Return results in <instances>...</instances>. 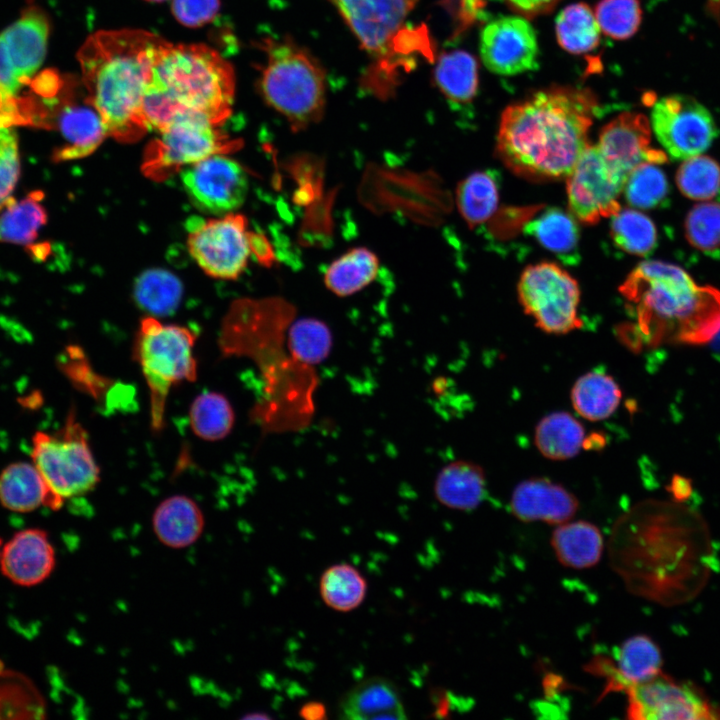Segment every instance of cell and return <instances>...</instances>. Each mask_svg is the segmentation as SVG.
Returning a JSON list of instances; mask_svg holds the SVG:
<instances>
[{"instance_id": "cell-10", "label": "cell", "mask_w": 720, "mask_h": 720, "mask_svg": "<svg viewBox=\"0 0 720 720\" xmlns=\"http://www.w3.org/2000/svg\"><path fill=\"white\" fill-rule=\"evenodd\" d=\"M517 290L525 313L542 331L566 334L581 327L578 283L559 265L541 262L527 266Z\"/></svg>"}, {"instance_id": "cell-47", "label": "cell", "mask_w": 720, "mask_h": 720, "mask_svg": "<svg viewBox=\"0 0 720 720\" xmlns=\"http://www.w3.org/2000/svg\"><path fill=\"white\" fill-rule=\"evenodd\" d=\"M220 10V0H172L171 11L182 25L197 28L210 23Z\"/></svg>"}, {"instance_id": "cell-13", "label": "cell", "mask_w": 720, "mask_h": 720, "mask_svg": "<svg viewBox=\"0 0 720 720\" xmlns=\"http://www.w3.org/2000/svg\"><path fill=\"white\" fill-rule=\"evenodd\" d=\"M50 23L37 6L26 8L0 33V108L13 99L41 67Z\"/></svg>"}, {"instance_id": "cell-8", "label": "cell", "mask_w": 720, "mask_h": 720, "mask_svg": "<svg viewBox=\"0 0 720 720\" xmlns=\"http://www.w3.org/2000/svg\"><path fill=\"white\" fill-rule=\"evenodd\" d=\"M32 460L51 490L63 500L86 494L99 482L100 471L87 433L74 410L57 432L34 434Z\"/></svg>"}, {"instance_id": "cell-4", "label": "cell", "mask_w": 720, "mask_h": 720, "mask_svg": "<svg viewBox=\"0 0 720 720\" xmlns=\"http://www.w3.org/2000/svg\"><path fill=\"white\" fill-rule=\"evenodd\" d=\"M235 76L231 64L205 44H169L154 64L143 99L149 129L164 130L181 114L220 126L231 115Z\"/></svg>"}, {"instance_id": "cell-12", "label": "cell", "mask_w": 720, "mask_h": 720, "mask_svg": "<svg viewBox=\"0 0 720 720\" xmlns=\"http://www.w3.org/2000/svg\"><path fill=\"white\" fill-rule=\"evenodd\" d=\"M188 249L208 275L218 279H236L253 254L254 233L247 228L243 215H227L203 220L192 217L187 222Z\"/></svg>"}, {"instance_id": "cell-7", "label": "cell", "mask_w": 720, "mask_h": 720, "mask_svg": "<svg viewBox=\"0 0 720 720\" xmlns=\"http://www.w3.org/2000/svg\"><path fill=\"white\" fill-rule=\"evenodd\" d=\"M195 340L190 329L163 324L152 316L140 323L134 356L149 389L151 425L155 431L164 426L166 400L172 386L197 377Z\"/></svg>"}, {"instance_id": "cell-25", "label": "cell", "mask_w": 720, "mask_h": 720, "mask_svg": "<svg viewBox=\"0 0 720 720\" xmlns=\"http://www.w3.org/2000/svg\"><path fill=\"white\" fill-rule=\"evenodd\" d=\"M205 518L198 504L188 496L172 495L155 508L152 529L158 541L170 549H184L198 541Z\"/></svg>"}, {"instance_id": "cell-43", "label": "cell", "mask_w": 720, "mask_h": 720, "mask_svg": "<svg viewBox=\"0 0 720 720\" xmlns=\"http://www.w3.org/2000/svg\"><path fill=\"white\" fill-rule=\"evenodd\" d=\"M676 183L689 199H712L720 191V165L701 154L685 159L677 170Z\"/></svg>"}, {"instance_id": "cell-23", "label": "cell", "mask_w": 720, "mask_h": 720, "mask_svg": "<svg viewBox=\"0 0 720 720\" xmlns=\"http://www.w3.org/2000/svg\"><path fill=\"white\" fill-rule=\"evenodd\" d=\"M339 714L349 720L407 718L398 688L379 676L364 679L349 689L339 702Z\"/></svg>"}, {"instance_id": "cell-3", "label": "cell", "mask_w": 720, "mask_h": 720, "mask_svg": "<svg viewBox=\"0 0 720 720\" xmlns=\"http://www.w3.org/2000/svg\"><path fill=\"white\" fill-rule=\"evenodd\" d=\"M168 44L155 33L125 28L95 32L81 46L77 57L86 99L117 141L135 142L149 130L144 94Z\"/></svg>"}, {"instance_id": "cell-6", "label": "cell", "mask_w": 720, "mask_h": 720, "mask_svg": "<svg viewBox=\"0 0 720 720\" xmlns=\"http://www.w3.org/2000/svg\"><path fill=\"white\" fill-rule=\"evenodd\" d=\"M266 54L259 79L265 102L286 118L294 131L319 122L326 105L327 78L320 62L288 37L265 38Z\"/></svg>"}, {"instance_id": "cell-36", "label": "cell", "mask_w": 720, "mask_h": 720, "mask_svg": "<svg viewBox=\"0 0 720 720\" xmlns=\"http://www.w3.org/2000/svg\"><path fill=\"white\" fill-rule=\"evenodd\" d=\"M41 199V192H33L19 201L12 200L0 210V242L26 245L37 238L47 222Z\"/></svg>"}, {"instance_id": "cell-34", "label": "cell", "mask_w": 720, "mask_h": 720, "mask_svg": "<svg viewBox=\"0 0 720 720\" xmlns=\"http://www.w3.org/2000/svg\"><path fill=\"white\" fill-rule=\"evenodd\" d=\"M499 175L496 171L474 172L462 180L456 189V204L470 227L484 223L497 209Z\"/></svg>"}, {"instance_id": "cell-19", "label": "cell", "mask_w": 720, "mask_h": 720, "mask_svg": "<svg viewBox=\"0 0 720 720\" xmlns=\"http://www.w3.org/2000/svg\"><path fill=\"white\" fill-rule=\"evenodd\" d=\"M651 128L641 113L624 112L600 131L597 147L608 168L626 182L630 172L643 162L664 163L666 154L651 147Z\"/></svg>"}, {"instance_id": "cell-45", "label": "cell", "mask_w": 720, "mask_h": 720, "mask_svg": "<svg viewBox=\"0 0 720 720\" xmlns=\"http://www.w3.org/2000/svg\"><path fill=\"white\" fill-rule=\"evenodd\" d=\"M685 234L695 248L713 252L720 249V202L695 205L685 220Z\"/></svg>"}, {"instance_id": "cell-20", "label": "cell", "mask_w": 720, "mask_h": 720, "mask_svg": "<svg viewBox=\"0 0 720 720\" xmlns=\"http://www.w3.org/2000/svg\"><path fill=\"white\" fill-rule=\"evenodd\" d=\"M660 648L649 636L634 635L617 648L614 659L598 656L588 664L589 671L605 678L603 697L625 691L662 672Z\"/></svg>"}, {"instance_id": "cell-9", "label": "cell", "mask_w": 720, "mask_h": 720, "mask_svg": "<svg viewBox=\"0 0 720 720\" xmlns=\"http://www.w3.org/2000/svg\"><path fill=\"white\" fill-rule=\"evenodd\" d=\"M159 133L146 147L143 162L145 175L157 181L212 155L232 152L241 145L218 125L194 114L177 116Z\"/></svg>"}, {"instance_id": "cell-51", "label": "cell", "mask_w": 720, "mask_h": 720, "mask_svg": "<svg viewBox=\"0 0 720 720\" xmlns=\"http://www.w3.org/2000/svg\"><path fill=\"white\" fill-rule=\"evenodd\" d=\"M716 336H719V337H717V338L715 339V342H714V350H715L716 353L720 356V334L717 333Z\"/></svg>"}, {"instance_id": "cell-49", "label": "cell", "mask_w": 720, "mask_h": 720, "mask_svg": "<svg viewBox=\"0 0 720 720\" xmlns=\"http://www.w3.org/2000/svg\"><path fill=\"white\" fill-rule=\"evenodd\" d=\"M673 498L678 502L686 501L693 492L691 480L675 474L672 477L669 487L667 488Z\"/></svg>"}, {"instance_id": "cell-11", "label": "cell", "mask_w": 720, "mask_h": 720, "mask_svg": "<svg viewBox=\"0 0 720 720\" xmlns=\"http://www.w3.org/2000/svg\"><path fill=\"white\" fill-rule=\"evenodd\" d=\"M361 44L377 61L392 63L396 54L400 56L416 45L408 40L416 32L405 27L408 15L418 0H330ZM417 48V47H416Z\"/></svg>"}, {"instance_id": "cell-18", "label": "cell", "mask_w": 720, "mask_h": 720, "mask_svg": "<svg viewBox=\"0 0 720 720\" xmlns=\"http://www.w3.org/2000/svg\"><path fill=\"white\" fill-rule=\"evenodd\" d=\"M480 56L486 68L498 75L534 70L539 56L536 32L524 17L496 18L481 31Z\"/></svg>"}, {"instance_id": "cell-2", "label": "cell", "mask_w": 720, "mask_h": 720, "mask_svg": "<svg viewBox=\"0 0 720 720\" xmlns=\"http://www.w3.org/2000/svg\"><path fill=\"white\" fill-rule=\"evenodd\" d=\"M598 101L586 88L552 86L509 105L501 115L497 155L533 181L567 178L589 145Z\"/></svg>"}, {"instance_id": "cell-24", "label": "cell", "mask_w": 720, "mask_h": 720, "mask_svg": "<svg viewBox=\"0 0 720 720\" xmlns=\"http://www.w3.org/2000/svg\"><path fill=\"white\" fill-rule=\"evenodd\" d=\"M56 128L66 145L53 153L55 161L86 157L94 152L108 135L99 113L87 99L83 104L64 105L58 113Z\"/></svg>"}, {"instance_id": "cell-40", "label": "cell", "mask_w": 720, "mask_h": 720, "mask_svg": "<svg viewBox=\"0 0 720 720\" xmlns=\"http://www.w3.org/2000/svg\"><path fill=\"white\" fill-rule=\"evenodd\" d=\"M610 235L618 248L636 256L649 255L657 243L653 221L634 209H620L612 216Z\"/></svg>"}, {"instance_id": "cell-52", "label": "cell", "mask_w": 720, "mask_h": 720, "mask_svg": "<svg viewBox=\"0 0 720 720\" xmlns=\"http://www.w3.org/2000/svg\"><path fill=\"white\" fill-rule=\"evenodd\" d=\"M145 1L153 2V3H160V2L167 1V0H145Z\"/></svg>"}, {"instance_id": "cell-14", "label": "cell", "mask_w": 720, "mask_h": 720, "mask_svg": "<svg viewBox=\"0 0 720 720\" xmlns=\"http://www.w3.org/2000/svg\"><path fill=\"white\" fill-rule=\"evenodd\" d=\"M627 717L632 720L720 719V708L690 682L660 672L626 690Z\"/></svg>"}, {"instance_id": "cell-41", "label": "cell", "mask_w": 720, "mask_h": 720, "mask_svg": "<svg viewBox=\"0 0 720 720\" xmlns=\"http://www.w3.org/2000/svg\"><path fill=\"white\" fill-rule=\"evenodd\" d=\"M332 334L328 326L314 318L300 319L288 332V349L296 360L306 364L324 361L332 348Z\"/></svg>"}, {"instance_id": "cell-15", "label": "cell", "mask_w": 720, "mask_h": 720, "mask_svg": "<svg viewBox=\"0 0 720 720\" xmlns=\"http://www.w3.org/2000/svg\"><path fill=\"white\" fill-rule=\"evenodd\" d=\"M651 127L673 160L701 154L718 135L709 110L687 95H670L658 100L652 108Z\"/></svg>"}, {"instance_id": "cell-35", "label": "cell", "mask_w": 720, "mask_h": 720, "mask_svg": "<svg viewBox=\"0 0 720 720\" xmlns=\"http://www.w3.org/2000/svg\"><path fill=\"white\" fill-rule=\"evenodd\" d=\"M183 295L181 281L171 272L153 268L141 273L134 284L137 305L152 317L172 315Z\"/></svg>"}, {"instance_id": "cell-31", "label": "cell", "mask_w": 720, "mask_h": 720, "mask_svg": "<svg viewBox=\"0 0 720 720\" xmlns=\"http://www.w3.org/2000/svg\"><path fill=\"white\" fill-rule=\"evenodd\" d=\"M525 233L562 262L575 264L578 261L579 228L574 217L561 209L548 208L525 226Z\"/></svg>"}, {"instance_id": "cell-27", "label": "cell", "mask_w": 720, "mask_h": 720, "mask_svg": "<svg viewBox=\"0 0 720 720\" xmlns=\"http://www.w3.org/2000/svg\"><path fill=\"white\" fill-rule=\"evenodd\" d=\"M486 478L483 468L458 460L444 466L434 483V494L444 506L461 511L475 509L484 499Z\"/></svg>"}, {"instance_id": "cell-22", "label": "cell", "mask_w": 720, "mask_h": 720, "mask_svg": "<svg viewBox=\"0 0 720 720\" xmlns=\"http://www.w3.org/2000/svg\"><path fill=\"white\" fill-rule=\"evenodd\" d=\"M55 550L45 531L36 528L17 532L0 555L2 573L13 583L33 586L54 570Z\"/></svg>"}, {"instance_id": "cell-32", "label": "cell", "mask_w": 720, "mask_h": 720, "mask_svg": "<svg viewBox=\"0 0 720 720\" xmlns=\"http://www.w3.org/2000/svg\"><path fill=\"white\" fill-rule=\"evenodd\" d=\"M622 391L610 375L590 371L581 375L571 389L575 411L589 421L610 417L618 408Z\"/></svg>"}, {"instance_id": "cell-30", "label": "cell", "mask_w": 720, "mask_h": 720, "mask_svg": "<svg viewBox=\"0 0 720 720\" xmlns=\"http://www.w3.org/2000/svg\"><path fill=\"white\" fill-rule=\"evenodd\" d=\"M534 441L544 457L567 460L576 456L584 447L585 429L572 414L555 411L537 423Z\"/></svg>"}, {"instance_id": "cell-1", "label": "cell", "mask_w": 720, "mask_h": 720, "mask_svg": "<svg viewBox=\"0 0 720 720\" xmlns=\"http://www.w3.org/2000/svg\"><path fill=\"white\" fill-rule=\"evenodd\" d=\"M610 557L615 571L639 596L676 604L704 584L711 560L707 528L697 514L673 503L647 502L614 527Z\"/></svg>"}, {"instance_id": "cell-5", "label": "cell", "mask_w": 720, "mask_h": 720, "mask_svg": "<svg viewBox=\"0 0 720 720\" xmlns=\"http://www.w3.org/2000/svg\"><path fill=\"white\" fill-rule=\"evenodd\" d=\"M620 291L635 306L651 343L704 344L720 332V291L697 285L678 266L642 262Z\"/></svg>"}, {"instance_id": "cell-33", "label": "cell", "mask_w": 720, "mask_h": 720, "mask_svg": "<svg viewBox=\"0 0 720 720\" xmlns=\"http://www.w3.org/2000/svg\"><path fill=\"white\" fill-rule=\"evenodd\" d=\"M379 260L363 247L352 248L334 260L324 274L326 287L337 296L346 297L369 285L376 277Z\"/></svg>"}, {"instance_id": "cell-16", "label": "cell", "mask_w": 720, "mask_h": 720, "mask_svg": "<svg viewBox=\"0 0 720 720\" xmlns=\"http://www.w3.org/2000/svg\"><path fill=\"white\" fill-rule=\"evenodd\" d=\"M625 182L608 168L597 145H588L567 176L568 207L578 221L592 225L620 209Z\"/></svg>"}, {"instance_id": "cell-46", "label": "cell", "mask_w": 720, "mask_h": 720, "mask_svg": "<svg viewBox=\"0 0 720 720\" xmlns=\"http://www.w3.org/2000/svg\"><path fill=\"white\" fill-rule=\"evenodd\" d=\"M20 171L17 135L11 126H0V210L13 200Z\"/></svg>"}, {"instance_id": "cell-38", "label": "cell", "mask_w": 720, "mask_h": 720, "mask_svg": "<svg viewBox=\"0 0 720 720\" xmlns=\"http://www.w3.org/2000/svg\"><path fill=\"white\" fill-rule=\"evenodd\" d=\"M320 595L324 603L339 612L356 609L365 599L367 582L360 571L347 563L334 564L321 575Z\"/></svg>"}, {"instance_id": "cell-48", "label": "cell", "mask_w": 720, "mask_h": 720, "mask_svg": "<svg viewBox=\"0 0 720 720\" xmlns=\"http://www.w3.org/2000/svg\"><path fill=\"white\" fill-rule=\"evenodd\" d=\"M516 13L532 18L551 11L559 0H504Z\"/></svg>"}, {"instance_id": "cell-26", "label": "cell", "mask_w": 720, "mask_h": 720, "mask_svg": "<svg viewBox=\"0 0 720 720\" xmlns=\"http://www.w3.org/2000/svg\"><path fill=\"white\" fill-rule=\"evenodd\" d=\"M0 502L13 512H31L45 505L59 509L64 500L57 496L34 464L16 462L0 473Z\"/></svg>"}, {"instance_id": "cell-44", "label": "cell", "mask_w": 720, "mask_h": 720, "mask_svg": "<svg viewBox=\"0 0 720 720\" xmlns=\"http://www.w3.org/2000/svg\"><path fill=\"white\" fill-rule=\"evenodd\" d=\"M595 17L606 35L625 40L637 32L642 11L637 0H601L596 5Z\"/></svg>"}, {"instance_id": "cell-21", "label": "cell", "mask_w": 720, "mask_h": 720, "mask_svg": "<svg viewBox=\"0 0 720 720\" xmlns=\"http://www.w3.org/2000/svg\"><path fill=\"white\" fill-rule=\"evenodd\" d=\"M510 507L520 521L559 525L574 517L579 501L561 484L545 477H533L515 486Z\"/></svg>"}, {"instance_id": "cell-42", "label": "cell", "mask_w": 720, "mask_h": 720, "mask_svg": "<svg viewBox=\"0 0 720 720\" xmlns=\"http://www.w3.org/2000/svg\"><path fill=\"white\" fill-rule=\"evenodd\" d=\"M623 190L632 207L652 209L664 203L669 186L665 173L656 163L643 162L630 172Z\"/></svg>"}, {"instance_id": "cell-53", "label": "cell", "mask_w": 720, "mask_h": 720, "mask_svg": "<svg viewBox=\"0 0 720 720\" xmlns=\"http://www.w3.org/2000/svg\"><path fill=\"white\" fill-rule=\"evenodd\" d=\"M0 555H1V551H0Z\"/></svg>"}, {"instance_id": "cell-37", "label": "cell", "mask_w": 720, "mask_h": 720, "mask_svg": "<svg viewBox=\"0 0 720 720\" xmlns=\"http://www.w3.org/2000/svg\"><path fill=\"white\" fill-rule=\"evenodd\" d=\"M555 30L559 45L571 54L588 53L600 43L599 24L585 3H574L561 10Z\"/></svg>"}, {"instance_id": "cell-50", "label": "cell", "mask_w": 720, "mask_h": 720, "mask_svg": "<svg viewBox=\"0 0 720 720\" xmlns=\"http://www.w3.org/2000/svg\"><path fill=\"white\" fill-rule=\"evenodd\" d=\"M299 715L308 720L324 719L326 718V707L320 702H308L300 708Z\"/></svg>"}, {"instance_id": "cell-17", "label": "cell", "mask_w": 720, "mask_h": 720, "mask_svg": "<svg viewBox=\"0 0 720 720\" xmlns=\"http://www.w3.org/2000/svg\"><path fill=\"white\" fill-rule=\"evenodd\" d=\"M181 180L193 204L212 214L234 211L242 205L248 190L244 169L224 154L188 166L182 171Z\"/></svg>"}, {"instance_id": "cell-28", "label": "cell", "mask_w": 720, "mask_h": 720, "mask_svg": "<svg viewBox=\"0 0 720 720\" xmlns=\"http://www.w3.org/2000/svg\"><path fill=\"white\" fill-rule=\"evenodd\" d=\"M551 546L563 566L587 569L601 559L604 538L595 524L585 520H569L553 530Z\"/></svg>"}, {"instance_id": "cell-39", "label": "cell", "mask_w": 720, "mask_h": 720, "mask_svg": "<svg viewBox=\"0 0 720 720\" xmlns=\"http://www.w3.org/2000/svg\"><path fill=\"white\" fill-rule=\"evenodd\" d=\"M193 432L201 439L225 438L234 425V411L228 399L217 392H204L192 402L189 410Z\"/></svg>"}, {"instance_id": "cell-29", "label": "cell", "mask_w": 720, "mask_h": 720, "mask_svg": "<svg viewBox=\"0 0 720 720\" xmlns=\"http://www.w3.org/2000/svg\"><path fill=\"white\" fill-rule=\"evenodd\" d=\"M433 79L450 103L459 106L470 104L478 90L477 61L464 50L445 52L434 67Z\"/></svg>"}]
</instances>
